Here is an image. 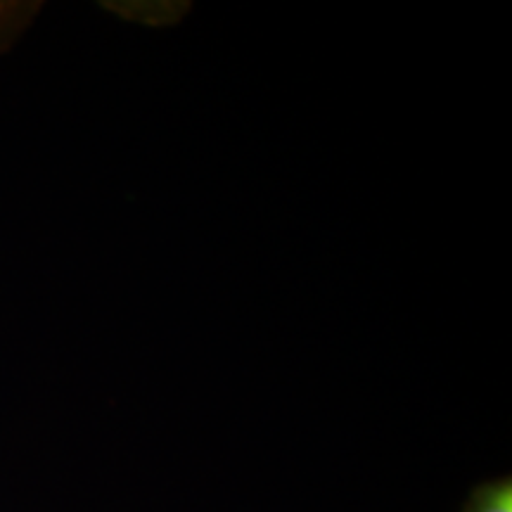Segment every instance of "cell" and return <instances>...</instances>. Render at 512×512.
Here are the masks:
<instances>
[{"instance_id": "cell-1", "label": "cell", "mask_w": 512, "mask_h": 512, "mask_svg": "<svg viewBox=\"0 0 512 512\" xmlns=\"http://www.w3.org/2000/svg\"><path fill=\"white\" fill-rule=\"evenodd\" d=\"M463 512H512V479L498 477L475 486Z\"/></svg>"}, {"instance_id": "cell-2", "label": "cell", "mask_w": 512, "mask_h": 512, "mask_svg": "<svg viewBox=\"0 0 512 512\" xmlns=\"http://www.w3.org/2000/svg\"><path fill=\"white\" fill-rule=\"evenodd\" d=\"M27 22V8L24 5H0V50L12 41V36Z\"/></svg>"}]
</instances>
